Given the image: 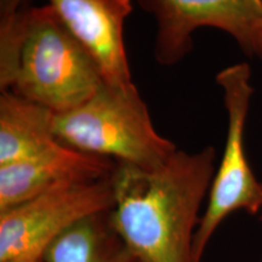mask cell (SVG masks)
I'll list each match as a JSON object with an SVG mask.
<instances>
[{"mask_svg":"<svg viewBox=\"0 0 262 262\" xmlns=\"http://www.w3.org/2000/svg\"><path fill=\"white\" fill-rule=\"evenodd\" d=\"M215 160L208 146L178 149L155 169L117 163L111 220L136 262H194L193 241Z\"/></svg>","mask_w":262,"mask_h":262,"instance_id":"obj_1","label":"cell"},{"mask_svg":"<svg viewBox=\"0 0 262 262\" xmlns=\"http://www.w3.org/2000/svg\"><path fill=\"white\" fill-rule=\"evenodd\" d=\"M103 84L97 64L49 4L22 10L0 31V91L58 114L80 106Z\"/></svg>","mask_w":262,"mask_h":262,"instance_id":"obj_2","label":"cell"},{"mask_svg":"<svg viewBox=\"0 0 262 262\" xmlns=\"http://www.w3.org/2000/svg\"><path fill=\"white\" fill-rule=\"evenodd\" d=\"M54 129L56 139L72 148L142 169L158 168L178 150L156 130L135 85L104 83L80 106L56 114Z\"/></svg>","mask_w":262,"mask_h":262,"instance_id":"obj_3","label":"cell"},{"mask_svg":"<svg viewBox=\"0 0 262 262\" xmlns=\"http://www.w3.org/2000/svg\"><path fill=\"white\" fill-rule=\"evenodd\" d=\"M224 91L227 112V134L224 153L215 171L194 241L193 258L202 262L216 229L233 212L250 215L262 212V182L256 178L245 155L244 134L254 88L251 68L245 62L224 68L216 75Z\"/></svg>","mask_w":262,"mask_h":262,"instance_id":"obj_4","label":"cell"},{"mask_svg":"<svg viewBox=\"0 0 262 262\" xmlns=\"http://www.w3.org/2000/svg\"><path fill=\"white\" fill-rule=\"evenodd\" d=\"M111 178L60 186L0 211V262L44 255L52 242L79 221L112 210Z\"/></svg>","mask_w":262,"mask_h":262,"instance_id":"obj_5","label":"cell"},{"mask_svg":"<svg viewBox=\"0 0 262 262\" xmlns=\"http://www.w3.org/2000/svg\"><path fill=\"white\" fill-rule=\"evenodd\" d=\"M157 22L155 58L171 67L193 49V33H227L248 56L262 58V0H136Z\"/></svg>","mask_w":262,"mask_h":262,"instance_id":"obj_6","label":"cell"},{"mask_svg":"<svg viewBox=\"0 0 262 262\" xmlns=\"http://www.w3.org/2000/svg\"><path fill=\"white\" fill-rule=\"evenodd\" d=\"M72 35L97 64L104 83L134 86L124 41L131 0H48Z\"/></svg>","mask_w":262,"mask_h":262,"instance_id":"obj_7","label":"cell"},{"mask_svg":"<svg viewBox=\"0 0 262 262\" xmlns=\"http://www.w3.org/2000/svg\"><path fill=\"white\" fill-rule=\"evenodd\" d=\"M117 163L58 141L28 159L0 166V211L52 188L110 179Z\"/></svg>","mask_w":262,"mask_h":262,"instance_id":"obj_8","label":"cell"},{"mask_svg":"<svg viewBox=\"0 0 262 262\" xmlns=\"http://www.w3.org/2000/svg\"><path fill=\"white\" fill-rule=\"evenodd\" d=\"M55 116L12 91H0V166L31 158L57 143Z\"/></svg>","mask_w":262,"mask_h":262,"instance_id":"obj_9","label":"cell"},{"mask_svg":"<svg viewBox=\"0 0 262 262\" xmlns=\"http://www.w3.org/2000/svg\"><path fill=\"white\" fill-rule=\"evenodd\" d=\"M47 262H136L111 220V210L84 219L44 253Z\"/></svg>","mask_w":262,"mask_h":262,"instance_id":"obj_10","label":"cell"},{"mask_svg":"<svg viewBox=\"0 0 262 262\" xmlns=\"http://www.w3.org/2000/svg\"><path fill=\"white\" fill-rule=\"evenodd\" d=\"M31 5L32 0H0V31L8 27L22 10Z\"/></svg>","mask_w":262,"mask_h":262,"instance_id":"obj_11","label":"cell"},{"mask_svg":"<svg viewBox=\"0 0 262 262\" xmlns=\"http://www.w3.org/2000/svg\"><path fill=\"white\" fill-rule=\"evenodd\" d=\"M4 262H47L44 258V255H37V256H24L17 258H11V260Z\"/></svg>","mask_w":262,"mask_h":262,"instance_id":"obj_12","label":"cell"},{"mask_svg":"<svg viewBox=\"0 0 262 262\" xmlns=\"http://www.w3.org/2000/svg\"><path fill=\"white\" fill-rule=\"evenodd\" d=\"M260 221L262 222V212H261V214H260Z\"/></svg>","mask_w":262,"mask_h":262,"instance_id":"obj_13","label":"cell"},{"mask_svg":"<svg viewBox=\"0 0 262 262\" xmlns=\"http://www.w3.org/2000/svg\"><path fill=\"white\" fill-rule=\"evenodd\" d=\"M260 262H262V258H261V261H260Z\"/></svg>","mask_w":262,"mask_h":262,"instance_id":"obj_14","label":"cell"}]
</instances>
